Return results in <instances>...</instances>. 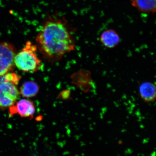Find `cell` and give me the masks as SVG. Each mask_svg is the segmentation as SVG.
I'll list each match as a JSON object with an SVG mask.
<instances>
[{"label":"cell","instance_id":"6da1fadb","mask_svg":"<svg viewBox=\"0 0 156 156\" xmlns=\"http://www.w3.org/2000/svg\"><path fill=\"white\" fill-rule=\"evenodd\" d=\"M37 47L45 59L54 62L75 50V41L66 21L50 17L36 38Z\"/></svg>","mask_w":156,"mask_h":156},{"label":"cell","instance_id":"7a4b0ae2","mask_svg":"<svg viewBox=\"0 0 156 156\" xmlns=\"http://www.w3.org/2000/svg\"><path fill=\"white\" fill-rule=\"evenodd\" d=\"M37 46L30 41L26 43L22 50L16 54L15 58L16 67L25 73H34L42 67L41 60L36 54Z\"/></svg>","mask_w":156,"mask_h":156},{"label":"cell","instance_id":"3957f363","mask_svg":"<svg viewBox=\"0 0 156 156\" xmlns=\"http://www.w3.org/2000/svg\"><path fill=\"white\" fill-rule=\"evenodd\" d=\"M16 54V49L12 44L6 42H0V77L13 71Z\"/></svg>","mask_w":156,"mask_h":156},{"label":"cell","instance_id":"277c9868","mask_svg":"<svg viewBox=\"0 0 156 156\" xmlns=\"http://www.w3.org/2000/svg\"><path fill=\"white\" fill-rule=\"evenodd\" d=\"M17 86L3 80L0 83V108H9L18 101L20 94Z\"/></svg>","mask_w":156,"mask_h":156},{"label":"cell","instance_id":"5b68a950","mask_svg":"<svg viewBox=\"0 0 156 156\" xmlns=\"http://www.w3.org/2000/svg\"><path fill=\"white\" fill-rule=\"evenodd\" d=\"M12 115L18 114L22 118H32L36 112V107L32 101L22 99L17 101L13 106L9 108Z\"/></svg>","mask_w":156,"mask_h":156},{"label":"cell","instance_id":"8992f818","mask_svg":"<svg viewBox=\"0 0 156 156\" xmlns=\"http://www.w3.org/2000/svg\"><path fill=\"white\" fill-rule=\"evenodd\" d=\"M133 7L144 14L156 13V0H130Z\"/></svg>","mask_w":156,"mask_h":156},{"label":"cell","instance_id":"52a82bcc","mask_svg":"<svg viewBox=\"0 0 156 156\" xmlns=\"http://www.w3.org/2000/svg\"><path fill=\"white\" fill-rule=\"evenodd\" d=\"M140 96L145 102H151L156 99V86L149 82H145L140 86Z\"/></svg>","mask_w":156,"mask_h":156},{"label":"cell","instance_id":"ba28073f","mask_svg":"<svg viewBox=\"0 0 156 156\" xmlns=\"http://www.w3.org/2000/svg\"><path fill=\"white\" fill-rule=\"evenodd\" d=\"M101 41L105 46L112 48L115 47L119 43L120 37L116 31L108 29L105 30L101 34Z\"/></svg>","mask_w":156,"mask_h":156},{"label":"cell","instance_id":"9c48e42d","mask_svg":"<svg viewBox=\"0 0 156 156\" xmlns=\"http://www.w3.org/2000/svg\"><path fill=\"white\" fill-rule=\"evenodd\" d=\"M40 89L38 84L33 81H28L23 83L20 90V94L23 97L29 98L37 94Z\"/></svg>","mask_w":156,"mask_h":156},{"label":"cell","instance_id":"30bf717a","mask_svg":"<svg viewBox=\"0 0 156 156\" xmlns=\"http://www.w3.org/2000/svg\"><path fill=\"white\" fill-rule=\"evenodd\" d=\"M20 79V76L14 73H10L3 76V80L10 82L17 85Z\"/></svg>","mask_w":156,"mask_h":156}]
</instances>
